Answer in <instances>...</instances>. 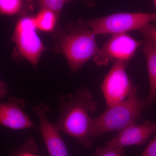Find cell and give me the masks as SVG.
Here are the masks:
<instances>
[{
	"label": "cell",
	"mask_w": 156,
	"mask_h": 156,
	"mask_svg": "<svg viewBox=\"0 0 156 156\" xmlns=\"http://www.w3.org/2000/svg\"><path fill=\"white\" fill-rule=\"evenodd\" d=\"M95 156H126L124 148L110 147L105 146L98 148Z\"/></svg>",
	"instance_id": "16"
},
{
	"label": "cell",
	"mask_w": 156,
	"mask_h": 156,
	"mask_svg": "<svg viewBox=\"0 0 156 156\" xmlns=\"http://www.w3.org/2000/svg\"><path fill=\"white\" fill-rule=\"evenodd\" d=\"M138 31L142 34L145 40L151 42L156 47V25L149 23Z\"/></svg>",
	"instance_id": "17"
},
{
	"label": "cell",
	"mask_w": 156,
	"mask_h": 156,
	"mask_svg": "<svg viewBox=\"0 0 156 156\" xmlns=\"http://www.w3.org/2000/svg\"><path fill=\"white\" fill-rule=\"evenodd\" d=\"M127 66L122 62H114L104 79L101 89L107 106L119 103L137 91V87L130 80L126 73Z\"/></svg>",
	"instance_id": "5"
},
{
	"label": "cell",
	"mask_w": 156,
	"mask_h": 156,
	"mask_svg": "<svg viewBox=\"0 0 156 156\" xmlns=\"http://www.w3.org/2000/svg\"><path fill=\"white\" fill-rule=\"evenodd\" d=\"M22 0H0L1 13L8 15L18 13L22 8Z\"/></svg>",
	"instance_id": "13"
},
{
	"label": "cell",
	"mask_w": 156,
	"mask_h": 156,
	"mask_svg": "<svg viewBox=\"0 0 156 156\" xmlns=\"http://www.w3.org/2000/svg\"><path fill=\"white\" fill-rule=\"evenodd\" d=\"M8 92L7 86L6 84L3 81L1 82V87H0V97L3 98L7 94Z\"/></svg>",
	"instance_id": "19"
},
{
	"label": "cell",
	"mask_w": 156,
	"mask_h": 156,
	"mask_svg": "<svg viewBox=\"0 0 156 156\" xmlns=\"http://www.w3.org/2000/svg\"><path fill=\"white\" fill-rule=\"evenodd\" d=\"M156 132V123L146 120L140 125H132L118 131V134L108 141L105 146L124 148L130 146H142Z\"/></svg>",
	"instance_id": "10"
},
{
	"label": "cell",
	"mask_w": 156,
	"mask_h": 156,
	"mask_svg": "<svg viewBox=\"0 0 156 156\" xmlns=\"http://www.w3.org/2000/svg\"><path fill=\"white\" fill-rule=\"evenodd\" d=\"M25 104L21 98L11 97L0 104V124L12 130L38 128L24 111Z\"/></svg>",
	"instance_id": "9"
},
{
	"label": "cell",
	"mask_w": 156,
	"mask_h": 156,
	"mask_svg": "<svg viewBox=\"0 0 156 156\" xmlns=\"http://www.w3.org/2000/svg\"><path fill=\"white\" fill-rule=\"evenodd\" d=\"M141 48L146 57L149 80L150 92L145 98L148 109L156 101V47L145 40Z\"/></svg>",
	"instance_id": "11"
},
{
	"label": "cell",
	"mask_w": 156,
	"mask_h": 156,
	"mask_svg": "<svg viewBox=\"0 0 156 156\" xmlns=\"http://www.w3.org/2000/svg\"><path fill=\"white\" fill-rule=\"evenodd\" d=\"M34 18L26 16L16 24L13 39L20 53L34 66L37 64L45 48L36 31Z\"/></svg>",
	"instance_id": "7"
},
{
	"label": "cell",
	"mask_w": 156,
	"mask_h": 156,
	"mask_svg": "<svg viewBox=\"0 0 156 156\" xmlns=\"http://www.w3.org/2000/svg\"><path fill=\"white\" fill-rule=\"evenodd\" d=\"M139 156H156V137L149 142L147 146Z\"/></svg>",
	"instance_id": "18"
},
{
	"label": "cell",
	"mask_w": 156,
	"mask_h": 156,
	"mask_svg": "<svg viewBox=\"0 0 156 156\" xmlns=\"http://www.w3.org/2000/svg\"><path fill=\"white\" fill-rule=\"evenodd\" d=\"M34 18L37 28L47 32L53 30L58 19L53 11L44 9H41Z\"/></svg>",
	"instance_id": "12"
},
{
	"label": "cell",
	"mask_w": 156,
	"mask_h": 156,
	"mask_svg": "<svg viewBox=\"0 0 156 156\" xmlns=\"http://www.w3.org/2000/svg\"><path fill=\"white\" fill-rule=\"evenodd\" d=\"M145 42L137 41L127 33L112 35L111 37L100 48L94 57L95 63L98 66H105L112 61H121L128 64L136 50L142 47Z\"/></svg>",
	"instance_id": "6"
},
{
	"label": "cell",
	"mask_w": 156,
	"mask_h": 156,
	"mask_svg": "<svg viewBox=\"0 0 156 156\" xmlns=\"http://www.w3.org/2000/svg\"><path fill=\"white\" fill-rule=\"evenodd\" d=\"M95 36L86 22H81L62 39V51L73 71L80 69L98 53L100 48L98 47Z\"/></svg>",
	"instance_id": "3"
},
{
	"label": "cell",
	"mask_w": 156,
	"mask_h": 156,
	"mask_svg": "<svg viewBox=\"0 0 156 156\" xmlns=\"http://www.w3.org/2000/svg\"><path fill=\"white\" fill-rule=\"evenodd\" d=\"M66 3L65 0H37V4L41 9L53 11L59 18L62 10Z\"/></svg>",
	"instance_id": "15"
},
{
	"label": "cell",
	"mask_w": 156,
	"mask_h": 156,
	"mask_svg": "<svg viewBox=\"0 0 156 156\" xmlns=\"http://www.w3.org/2000/svg\"><path fill=\"white\" fill-rule=\"evenodd\" d=\"M59 118L56 124L60 132L72 137L87 148L93 146L91 126L98 104L88 88H80L75 93L59 95Z\"/></svg>",
	"instance_id": "1"
},
{
	"label": "cell",
	"mask_w": 156,
	"mask_h": 156,
	"mask_svg": "<svg viewBox=\"0 0 156 156\" xmlns=\"http://www.w3.org/2000/svg\"><path fill=\"white\" fill-rule=\"evenodd\" d=\"M74 1V0H65L66 3L69 2H71V1ZM82 1H83L84 2H86V0H82Z\"/></svg>",
	"instance_id": "20"
},
{
	"label": "cell",
	"mask_w": 156,
	"mask_h": 156,
	"mask_svg": "<svg viewBox=\"0 0 156 156\" xmlns=\"http://www.w3.org/2000/svg\"><path fill=\"white\" fill-rule=\"evenodd\" d=\"M37 145L34 139L30 138L11 156H40L37 153Z\"/></svg>",
	"instance_id": "14"
},
{
	"label": "cell",
	"mask_w": 156,
	"mask_h": 156,
	"mask_svg": "<svg viewBox=\"0 0 156 156\" xmlns=\"http://www.w3.org/2000/svg\"><path fill=\"white\" fill-rule=\"evenodd\" d=\"M50 109L44 103L32 108V111L39 120L38 129L50 156H69L67 147L55 124L48 119L47 114Z\"/></svg>",
	"instance_id": "8"
},
{
	"label": "cell",
	"mask_w": 156,
	"mask_h": 156,
	"mask_svg": "<svg viewBox=\"0 0 156 156\" xmlns=\"http://www.w3.org/2000/svg\"><path fill=\"white\" fill-rule=\"evenodd\" d=\"M146 109V98L139 97L137 91L133 92L119 103L107 106L101 114L93 118L91 137L95 139L108 132L137 124Z\"/></svg>",
	"instance_id": "2"
},
{
	"label": "cell",
	"mask_w": 156,
	"mask_h": 156,
	"mask_svg": "<svg viewBox=\"0 0 156 156\" xmlns=\"http://www.w3.org/2000/svg\"><path fill=\"white\" fill-rule=\"evenodd\" d=\"M154 3L156 7V0H153Z\"/></svg>",
	"instance_id": "21"
},
{
	"label": "cell",
	"mask_w": 156,
	"mask_h": 156,
	"mask_svg": "<svg viewBox=\"0 0 156 156\" xmlns=\"http://www.w3.org/2000/svg\"><path fill=\"white\" fill-rule=\"evenodd\" d=\"M85 22L95 35H114L138 30L151 23L156 22V13L121 12Z\"/></svg>",
	"instance_id": "4"
}]
</instances>
